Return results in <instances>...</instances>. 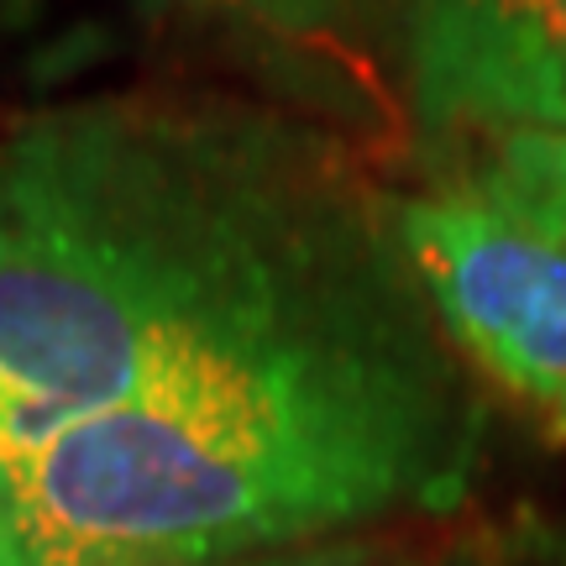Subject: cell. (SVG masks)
Segmentation results:
<instances>
[{"mask_svg":"<svg viewBox=\"0 0 566 566\" xmlns=\"http://www.w3.org/2000/svg\"><path fill=\"white\" fill-rule=\"evenodd\" d=\"M388 231L446 342L566 441V242L509 221L462 179L394 195Z\"/></svg>","mask_w":566,"mask_h":566,"instance_id":"3","label":"cell"},{"mask_svg":"<svg viewBox=\"0 0 566 566\" xmlns=\"http://www.w3.org/2000/svg\"><path fill=\"white\" fill-rule=\"evenodd\" d=\"M231 566H367L363 541H331V546H304V551H279V556H252V562Z\"/></svg>","mask_w":566,"mask_h":566,"instance_id":"8","label":"cell"},{"mask_svg":"<svg viewBox=\"0 0 566 566\" xmlns=\"http://www.w3.org/2000/svg\"><path fill=\"white\" fill-rule=\"evenodd\" d=\"M384 300L95 415L6 467L17 566H231L467 499L483 405Z\"/></svg>","mask_w":566,"mask_h":566,"instance_id":"2","label":"cell"},{"mask_svg":"<svg viewBox=\"0 0 566 566\" xmlns=\"http://www.w3.org/2000/svg\"><path fill=\"white\" fill-rule=\"evenodd\" d=\"M405 283L388 200L310 126L174 95L27 116L0 132V472Z\"/></svg>","mask_w":566,"mask_h":566,"instance_id":"1","label":"cell"},{"mask_svg":"<svg viewBox=\"0 0 566 566\" xmlns=\"http://www.w3.org/2000/svg\"><path fill=\"white\" fill-rule=\"evenodd\" d=\"M430 132H566V0H520L409 48Z\"/></svg>","mask_w":566,"mask_h":566,"instance_id":"4","label":"cell"},{"mask_svg":"<svg viewBox=\"0 0 566 566\" xmlns=\"http://www.w3.org/2000/svg\"><path fill=\"white\" fill-rule=\"evenodd\" d=\"M174 11H205V17H252L263 27H315L331 0H158Z\"/></svg>","mask_w":566,"mask_h":566,"instance_id":"7","label":"cell"},{"mask_svg":"<svg viewBox=\"0 0 566 566\" xmlns=\"http://www.w3.org/2000/svg\"><path fill=\"white\" fill-rule=\"evenodd\" d=\"M378 6H384L394 48L405 59L409 48H420V42L441 38L451 27H467V21H478V17H493L504 6H520V0H378Z\"/></svg>","mask_w":566,"mask_h":566,"instance_id":"6","label":"cell"},{"mask_svg":"<svg viewBox=\"0 0 566 566\" xmlns=\"http://www.w3.org/2000/svg\"><path fill=\"white\" fill-rule=\"evenodd\" d=\"M462 184L509 221L566 242V132H478Z\"/></svg>","mask_w":566,"mask_h":566,"instance_id":"5","label":"cell"},{"mask_svg":"<svg viewBox=\"0 0 566 566\" xmlns=\"http://www.w3.org/2000/svg\"><path fill=\"white\" fill-rule=\"evenodd\" d=\"M0 566H17V551H11V514H6V483H0Z\"/></svg>","mask_w":566,"mask_h":566,"instance_id":"9","label":"cell"},{"mask_svg":"<svg viewBox=\"0 0 566 566\" xmlns=\"http://www.w3.org/2000/svg\"><path fill=\"white\" fill-rule=\"evenodd\" d=\"M399 566H478V562H399Z\"/></svg>","mask_w":566,"mask_h":566,"instance_id":"10","label":"cell"}]
</instances>
